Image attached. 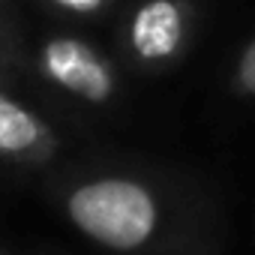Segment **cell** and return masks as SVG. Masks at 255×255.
<instances>
[{"label": "cell", "instance_id": "8", "mask_svg": "<svg viewBox=\"0 0 255 255\" xmlns=\"http://www.w3.org/2000/svg\"><path fill=\"white\" fill-rule=\"evenodd\" d=\"M0 18L15 21V6H12V0H0Z\"/></svg>", "mask_w": 255, "mask_h": 255}, {"label": "cell", "instance_id": "1", "mask_svg": "<svg viewBox=\"0 0 255 255\" xmlns=\"http://www.w3.org/2000/svg\"><path fill=\"white\" fill-rule=\"evenodd\" d=\"M54 210L108 255H204L213 243L201 195L156 168L93 159L48 171Z\"/></svg>", "mask_w": 255, "mask_h": 255}, {"label": "cell", "instance_id": "2", "mask_svg": "<svg viewBox=\"0 0 255 255\" xmlns=\"http://www.w3.org/2000/svg\"><path fill=\"white\" fill-rule=\"evenodd\" d=\"M123 63L81 30H48L24 45L18 84L63 111H111L123 99Z\"/></svg>", "mask_w": 255, "mask_h": 255}, {"label": "cell", "instance_id": "9", "mask_svg": "<svg viewBox=\"0 0 255 255\" xmlns=\"http://www.w3.org/2000/svg\"><path fill=\"white\" fill-rule=\"evenodd\" d=\"M0 255H18V252H12V249H3V246H0Z\"/></svg>", "mask_w": 255, "mask_h": 255}, {"label": "cell", "instance_id": "6", "mask_svg": "<svg viewBox=\"0 0 255 255\" xmlns=\"http://www.w3.org/2000/svg\"><path fill=\"white\" fill-rule=\"evenodd\" d=\"M225 87H228L231 96L255 102V33L234 54V60L228 66V75H225Z\"/></svg>", "mask_w": 255, "mask_h": 255}, {"label": "cell", "instance_id": "3", "mask_svg": "<svg viewBox=\"0 0 255 255\" xmlns=\"http://www.w3.org/2000/svg\"><path fill=\"white\" fill-rule=\"evenodd\" d=\"M198 9L192 0H132L117 24V57L126 69L162 75L183 63L195 42Z\"/></svg>", "mask_w": 255, "mask_h": 255}, {"label": "cell", "instance_id": "4", "mask_svg": "<svg viewBox=\"0 0 255 255\" xmlns=\"http://www.w3.org/2000/svg\"><path fill=\"white\" fill-rule=\"evenodd\" d=\"M69 129L57 111L24 96L18 81L0 78V165L18 171L60 168Z\"/></svg>", "mask_w": 255, "mask_h": 255}, {"label": "cell", "instance_id": "5", "mask_svg": "<svg viewBox=\"0 0 255 255\" xmlns=\"http://www.w3.org/2000/svg\"><path fill=\"white\" fill-rule=\"evenodd\" d=\"M36 3L48 9L54 18L84 24V21H102L105 15H111L120 0H36Z\"/></svg>", "mask_w": 255, "mask_h": 255}, {"label": "cell", "instance_id": "7", "mask_svg": "<svg viewBox=\"0 0 255 255\" xmlns=\"http://www.w3.org/2000/svg\"><path fill=\"white\" fill-rule=\"evenodd\" d=\"M24 39L18 30V21H6L0 18V78L6 81H18V69H21V54H24Z\"/></svg>", "mask_w": 255, "mask_h": 255}]
</instances>
